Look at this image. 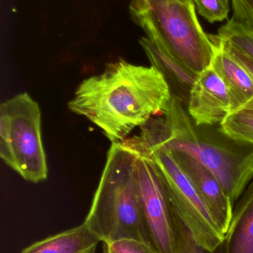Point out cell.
<instances>
[{
  "label": "cell",
  "mask_w": 253,
  "mask_h": 253,
  "mask_svg": "<svg viewBox=\"0 0 253 253\" xmlns=\"http://www.w3.org/2000/svg\"><path fill=\"white\" fill-rule=\"evenodd\" d=\"M171 99L157 68L119 59L107 64L102 74L83 80L68 108L102 129L111 143L123 142L135 128L162 115Z\"/></svg>",
  "instance_id": "obj_1"
},
{
  "label": "cell",
  "mask_w": 253,
  "mask_h": 253,
  "mask_svg": "<svg viewBox=\"0 0 253 253\" xmlns=\"http://www.w3.org/2000/svg\"><path fill=\"white\" fill-rule=\"evenodd\" d=\"M136 144L185 152L209 169L234 205L253 179V145L230 138L219 126H199L175 96L163 114L141 126Z\"/></svg>",
  "instance_id": "obj_2"
},
{
  "label": "cell",
  "mask_w": 253,
  "mask_h": 253,
  "mask_svg": "<svg viewBox=\"0 0 253 253\" xmlns=\"http://www.w3.org/2000/svg\"><path fill=\"white\" fill-rule=\"evenodd\" d=\"M138 153L123 142L111 143L84 223L102 243L133 239L150 244L137 181ZM152 246V245H151Z\"/></svg>",
  "instance_id": "obj_3"
},
{
  "label": "cell",
  "mask_w": 253,
  "mask_h": 253,
  "mask_svg": "<svg viewBox=\"0 0 253 253\" xmlns=\"http://www.w3.org/2000/svg\"><path fill=\"white\" fill-rule=\"evenodd\" d=\"M129 11L147 37L197 75L212 65L215 44L199 22L194 1L131 0Z\"/></svg>",
  "instance_id": "obj_4"
},
{
  "label": "cell",
  "mask_w": 253,
  "mask_h": 253,
  "mask_svg": "<svg viewBox=\"0 0 253 253\" xmlns=\"http://www.w3.org/2000/svg\"><path fill=\"white\" fill-rule=\"evenodd\" d=\"M0 156L22 178L37 184L48 178L38 103L22 93L0 106Z\"/></svg>",
  "instance_id": "obj_5"
},
{
  "label": "cell",
  "mask_w": 253,
  "mask_h": 253,
  "mask_svg": "<svg viewBox=\"0 0 253 253\" xmlns=\"http://www.w3.org/2000/svg\"><path fill=\"white\" fill-rule=\"evenodd\" d=\"M123 143L151 158L174 212L196 244L210 252L221 246L225 234L172 153L160 146L136 144L128 140Z\"/></svg>",
  "instance_id": "obj_6"
},
{
  "label": "cell",
  "mask_w": 253,
  "mask_h": 253,
  "mask_svg": "<svg viewBox=\"0 0 253 253\" xmlns=\"http://www.w3.org/2000/svg\"><path fill=\"white\" fill-rule=\"evenodd\" d=\"M138 153V193L150 244L157 253H181V220L172 209L154 162Z\"/></svg>",
  "instance_id": "obj_7"
},
{
  "label": "cell",
  "mask_w": 253,
  "mask_h": 253,
  "mask_svg": "<svg viewBox=\"0 0 253 253\" xmlns=\"http://www.w3.org/2000/svg\"><path fill=\"white\" fill-rule=\"evenodd\" d=\"M187 108L199 126H219L231 113L228 90L212 65L198 76Z\"/></svg>",
  "instance_id": "obj_8"
},
{
  "label": "cell",
  "mask_w": 253,
  "mask_h": 253,
  "mask_svg": "<svg viewBox=\"0 0 253 253\" xmlns=\"http://www.w3.org/2000/svg\"><path fill=\"white\" fill-rule=\"evenodd\" d=\"M169 151L191 180L218 227L225 234L233 216V204L217 177L189 153Z\"/></svg>",
  "instance_id": "obj_9"
},
{
  "label": "cell",
  "mask_w": 253,
  "mask_h": 253,
  "mask_svg": "<svg viewBox=\"0 0 253 253\" xmlns=\"http://www.w3.org/2000/svg\"><path fill=\"white\" fill-rule=\"evenodd\" d=\"M210 38L215 44L211 65L225 84L231 100V113L235 112L253 100V79L215 35H210Z\"/></svg>",
  "instance_id": "obj_10"
},
{
  "label": "cell",
  "mask_w": 253,
  "mask_h": 253,
  "mask_svg": "<svg viewBox=\"0 0 253 253\" xmlns=\"http://www.w3.org/2000/svg\"><path fill=\"white\" fill-rule=\"evenodd\" d=\"M139 42L152 66L157 68L164 77L172 96L179 99L187 107L190 91L199 75L170 56L148 37L140 39Z\"/></svg>",
  "instance_id": "obj_11"
},
{
  "label": "cell",
  "mask_w": 253,
  "mask_h": 253,
  "mask_svg": "<svg viewBox=\"0 0 253 253\" xmlns=\"http://www.w3.org/2000/svg\"><path fill=\"white\" fill-rule=\"evenodd\" d=\"M222 253H253V179L233 208Z\"/></svg>",
  "instance_id": "obj_12"
},
{
  "label": "cell",
  "mask_w": 253,
  "mask_h": 253,
  "mask_svg": "<svg viewBox=\"0 0 253 253\" xmlns=\"http://www.w3.org/2000/svg\"><path fill=\"white\" fill-rule=\"evenodd\" d=\"M101 241L86 223L49 236L20 253H95Z\"/></svg>",
  "instance_id": "obj_13"
},
{
  "label": "cell",
  "mask_w": 253,
  "mask_h": 253,
  "mask_svg": "<svg viewBox=\"0 0 253 253\" xmlns=\"http://www.w3.org/2000/svg\"><path fill=\"white\" fill-rule=\"evenodd\" d=\"M220 126L233 139L253 145V107L230 113Z\"/></svg>",
  "instance_id": "obj_14"
},
{
  "label": "cell",
  "mask_w": 253,
  "mask_h": 253,
  "mask_svg": "<svg viewBox=\"0 0 253 253\" xmlns=\"http://www.w3.org/2000/svg\"><path fill=\"white\" fill-rule=\"evenodd\" d=\"M217 38L231 44L253 60V28L231 19L218 30Z\"/></svg>",
  "instance_id": "obj_15"
},
{
  "label": "cell",
  "mask_w": 253,
  "mask_h": 253,
  "mask_svg": "<svg viewBox=\"0 0 253 253\" xmlns=\"http://www.w3.org/2000/svg\"><path fill=\"white\" fill-rule=\"evenodd\" d=\"M201 16L208 22H222L228 18L230 6L229 0H193Z\"/></svg>",
  "instance_id": "obj_16"
},
{
  "label": "cell",
  "mask_w": 253,
  "mask_h": 253,
  "mask_svg": "<svg viewBox=\"0 0 253 253\" xmlns=\"http://www.w3.org/2000/svg\"><path fill=\"white\" fill-rule=\"evenodd\" d=\"M103 253H157L152 247L142 241L122 239L102 243Z\"/></svg>",
  "instance_id": "obj_17"
},
{
  "label": "cell",
  "mask_w": 253,
  "mask_h": 253,
  "mask_svg": "<svg viewBox=\"0 0 253 253\" xmlns=\"http://www.w3.org/2000/svg\"><path fill=\"white\" fill-rule=\"evenodd\" d=\"M233 19L253 28V0H231Z\"/></svg>",
  "instance_id": "obj_18"
},
{
  "label": "cell",
  "mask_w": 253,
  "mask_h": 253,
  "mask_svg": "<svg viewBox=\"0 0 253 253\" xmlns=\"http://www.w3.org/2000/svg\"><path fill=\"white\" fill-rule=\"evenodd\" d=\"M181 239H182L181 253H222L221 246L218 247L213 252L206 251L202 247L199 246L195 242L188 229L183 224L182 221L181 223Z\"/></svg>",
  "instance_id": "obj_19"
},
{
  "label": "cell",
  "mask_w": 253,
  "mask_h": 253,
  "mask_svg": "<svg viewBox=\"0 0 253 253\" xmlns=\"http://www.w3.org/2000/svg\"><path fill=\"white\" fill-rule=\"evenodd\" d=\"M215 38L217 40H219L222 42V44H224V47H225L226 50L229 52L230 55L233 56L234 59H236L247 71L249 72V74H251V77L253 79V60L252 59L249 57V56H247L245 53H242L240 50H238L237 48L234 47V46L232 45L230 43L224 41V40H219V39L215 37ZM246 106L253 107V100L251 101L249 104L246 105ZM245 106V107H246Z\"/></svg>",
  "instance_id": "obj_20"
},
{
  "label": "cell",
  "mask_w": 253,
  "mask_h": 253,
  "mask_svg": "<svg viewBox=\"0 0 253 253\" xmlns=\"http://www.w3.org/2000/svg\"><path fill=\"white\" fill-rule=\"evenodd\" d=\"M175 1L184 3V4H188V3L193 2V0H175Z\"/></svg>",
  "instance_id": "obj_21"
}]
</instances>
